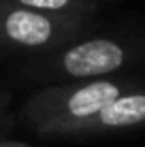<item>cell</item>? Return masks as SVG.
<instances>
[{"label": "cell", "mask_w": 145, "mask_h": 147, "mask_svg": "<svg viewBox=\"0 0 145 147\" xmlns=\"http://www.w3.org/2000/svg\"><path fill=\"white\" fill-rule=\"evenodd\" d=\"M94 19L64 17L0 0V53L41 58L94 32Z\"/></svg>", "instance_id": "obj_3"}, {"label": "cell", "mask_w": 145, "mask_h": 147, "mask_svg": "<svg viewBox=\"0 0 145 147\" xmlns=\"http://www.w3.org/2000/svg\"><path fill=\"white\" fill-rule=\"evenodd\" d=\"M139 75H117L105 79L51 83L34 90L17 111V117L28 130L47 139H68L83 121L143 83Z\"/></svg>", "instance_id": "obj_1"}, {"label": "cell", "mask_w": 145, "mask_h": 147, "mask_svg": "<svg viewBox=\"0 0 145 147\" xmlns=\"http://www.w3.org/2000/svg\"><path fill=\"white\" fill-rule=\"evenodd\" d=\"M143 66L145 36L126 32H92L49 55L28 60L26 75L38 85H51L130 75L128 70Z\"/></svg>", "instance_id": "obj_2"}, {"label": "cell", "mask_w": 145, "mask_h": 147, "mask_svg": "<svg viewBox=\"0 0 145 147\" xmlns=\"http://www.w3.org/2000/svg\"><path fill=\"white\" fill-rule=\"evenodd\" d=\"M15 126V115H13V96L11 92L0 88V139H7V134Z\"/></svg>", "instance_id": "obj_6"}, {"label": "cell", "mask_w": 145, "mask_h": 147, "mask_svg": "<svg viewBox=\"0 0 145 147\" xmlns=\"http://www.w3.org/2000/svg\"><path fill=\"white\" fill-rule=\"evenodd\" d=\"M7 2L51 15L83 17V19H96V13L100 11L98 0H7Z\"/></svg>", "instance_id": "obj_5"}, {"label": "cell", "mask_w": 145, "mask_h": 147, "mask_svg": "<svg viewBox=\"0 0 145 147\" xmlns=\"http://www.w3.org/2000/svg\"><path fill=\"white\" fill-rule=\"evenodd\" d=\"M0 147H32L28 143H22V141H11V139H0Z\"/></svg>", "instance_id": "obj_7"}, {"label": "cell", "mask_w": 145, "mask_h": 147, "mask_svg": "<svg viewBox=\"0 0 145 147\" xmlns=\"http://www.w3.org/2000/svg\"><path fill=\"white\" fill-rule=\"evenodd\" d=\"M145 126V81L122 94L117 100L107 105L100 113L83 121L71 132L68 139H90V136H105L126 132Z\"/></svg>", "instance_id": "obj_4"}, {"label": "cell", "mask_w": 145, "mask_h": 147, "mask_svg": "<svg viewBox=\"0 0 145 147\" xmlns=\"http://www.w3.org/2000/svg\"><path fill=\"white\" fill-rule=\"evenodd\" d=\"M107 2H117V0H107Z\"/></svg>", "instance_id": "obj_8"}]
</instances>
